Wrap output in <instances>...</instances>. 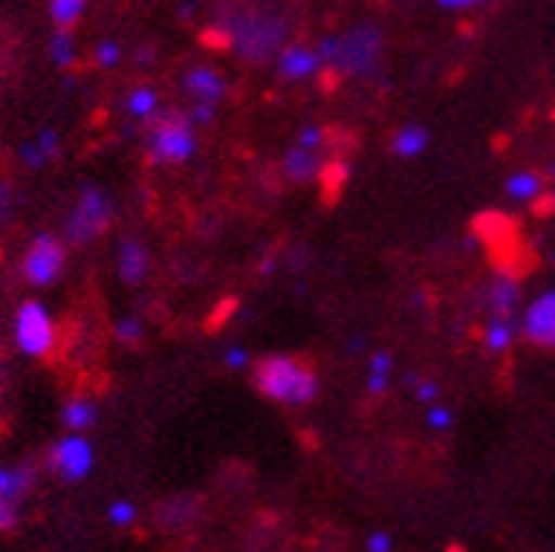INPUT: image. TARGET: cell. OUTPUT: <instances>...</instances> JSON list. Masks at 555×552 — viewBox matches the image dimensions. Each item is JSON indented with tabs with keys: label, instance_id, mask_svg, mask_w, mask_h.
Instances as JSON below:
<instances>
[{
	"label": "cell",
	"instance_id": "obj_1",
	"mask_svg": "<svg viewBox=\"0 0 555 552\" xmlns=\"http://www.w3.org/2000/svg\"><path fill=\"white\" fill-rule=\"evenodd\" d=\"M255 386L274 403L309 407L319 397V373L298 356H264L255 363Z\"/></svg>",
	"mask_w": 555,
	"mask_h": 552
},
{
	"label": "cell",
	"instance_id": "obj_2",
	"mask_svg": "<svg viewBox=\"0 0 555 552\" xmlns=\"http://www.w3.org/2000/svg\"><path fill=\"white\" fill-rule=\"evenodd\" d=\"M322 54V65L332 75H346V78H366L376 75L383 62V35L373 24H359L346 35H332L315 44Z\"/></svg>",
	"mask_w": 555,
	"mask_h": 552
},
{
	"label": "cell",
	"instance_id": "obj_3",
	"mask_svg": "<svg viewBox=\"0 0 555 552\" xmlns=\"http://www.w3.org/2000/svg\"><path fill=\"white\" fill-rule=\"evenodd\" d=\"M288 27L282 17L271 14H234L224 27L228 44L247 62H268L285 48Z\"/></svg>",
	"mask_w": 555,
	"mask_h": 552
},
{
	"label": "cell",
	"instance_id": "obj_4",
	"mask_svg": "<svg viewBox=\"0 0 555 552\" xmlns=\"http://www.w3.org/2000/svg\"><path fill=\"white\" fill-rule=\"evenodd\" d=\"M150 156L156 163H186L197 153V136H193V119L190 113L170 108V113H153L150 116Z\"/></svg>",
	"mask_w": 555,
	"mask_h": 552
},
{
	"label": "cell",
	"instance_id": "obj_5",
	"mask_svg": "<svg viewBox=\"0 0 555 552\" xmlns=\"http://www.w3.org/2000/svg\"><path fill=\"white\" fill-rule=\"evenodd\" d=\"M108 220H113V201L105 197L99 187H86L78 193V201L65 220V241L68 244H92L108 231Z\"/></svg>",
	"mask_w": 555,
	"mask_h": 552
},
{
	"label": "cell",
	"instance_id": "obj_6",
	"mask_svg": "<svg viewBox=\"0 0 555 552\" xmlns=\"http://www.w3.org/2000/svg\"><path fill=\"white\" fill-rule=\"evenodd\" d=\"M21 271H24V279L31 285H38V288L54 285L62 279V271H65V244L54 234H38L31 241V247L24 252Z\"/></svg>",
	"mask_w": 555,
	"mask_h": 552
},
{
	"label": "cell",
	"instance_id": "obj_7",
	"mask_svg": "<svg viewBox=\"0 0 555 552\" xmlns=\"http://www.w3.org/2000/svg\"><path fill=\"white\" fill-rule=\"evenodd\" d=\"M14 339L24 356H48L54 346V322L41 301L27 298L14 319Z\"/></svg>",
	"mask_w": 555,
	"mask_h": 552
},
{
	"label": "cell",
	"instance_id": "obj_8",
	"mask_svg": "<svg viewBox=\"0 0 555 552\" xmlns=\"http://www.w3.org/2000/svg\"><path fill=\"white\" fill-rule=\"evenodd\" d=\"M518 336L535 349H555V288L535 295L518 312Z\"/></svg>",
	"mask_w": 555,
	"mask_h": 552
},
{
	"label": "cell",
	"instance_id": "obj_9",
	"mask_svg": "<svg viewBox=\"0 0 555 552\" xmlns=\"http://www.w3.org/2000/svg\"><path fill=\"white\" fill-rule=\"evenodd\" d=\"M274 72L278 78L285 81H305V78H315L325 72L322 65V54L312 44H285L282 51L274 54Z\"/></svg>",
	"mask_w": 555,
	"mask_h": 552
},
{
	"label": "cell",
	"instance_id": "obj_10",
	"mask_svg": "<svg viewBox=\"0 0 555 552\" xmlns=\"http://www.w3.org/2000/svg\"><path fill=\"white\" fill-rule=\"evenodd\" d=\"M51 464L54 472H62L65 482H81L95 464V451L86 437H65L54 445V454H51Z\"/></svg>",
	"mask_w": 555,
	"mask_h": 552
},
{
	"label": "cell",
	"instance_id": "obj_11",
	"mask_svg": "<svg viewBox=\"0 0 555 552\" xmlns=\"http://www.w3.org/2000/svg\"><path fill=\"white\" fill-rule=\"evenodd\" d=\"M322 170H325L322 146H301V143H295L285 153V177L292 183H312L315 177H322Z\"/></svg>",
	"mask_w": 555,
	"mask_h": 552
},
{
	"label": "cell",
	"instance_id": "obj_12",
	"mask_svg": "<svg viewBox=\"0 0 555 552\" xmlns=\"http://www.w3.org/2000/svg\"><path fill=\"white\" fill-rule=\"evenodd\" d=\"M183 89H186V95H190L193 102H201V105H217L220 99L228 95V81H224V75L214 72V68H193V72H186V78H183Z\"/></svg>",
	"mask_w": 555,
	"mask_h": 552
},
{
	"label": "cell",
	"instance_id": "obj_13",
	"mask_svg": "<svg viewBox=\"0 0 555 552\" xmlns=\"http://www.w3.org/2000/svg\"><path fill=\"white\" fill-rule=\"evenodd\" d=\"M116 268H119V279L126 285H139L146 279V271H150V252H146V244L143 241H135V238H126L119 244V258H116Z\"/></svg>",
	"mask_w": 555,
	"mask_h": 552
},
{
	"label": "cell",
	"instance_id": "obj_14",
	"mask_svg": "<svg viewBox=\"0 0 555 552\" xmlns=\"http://www.w3.org/2000/svg\"><path fill=\"white\" fill-rule=\"evenodd\" d=\"M491 316H518L521 309V285L512 279V274H498V279L488 285L485 292Z\"/></svg>",
	"mask_w": 555,
	"mask_h": 552
},
{
	"label": "cell",
	"instance_id": "obj_15",
	"mask_svg": "<svg viewBox=\"0 0 555 552\" xmlns=\"http://www.w3.org/2000/svg\"><path fill=\"white\" fill-rule=\"evenodd\" d=\"M427 146H430V129H427V126H416V123L397 129V132H393V143H390L393 156H400V159H416V156H424Z\"/></svg>",
	"mask_w": 555,
	"mask_h": 552
},
{
	"label": "cell",
	"instance_id": "obj_16",
	"mask_svg": "<svg viewBox=\"0 0 555 552\" xmlns=\"http://www.w3.org/2000/svg\"><path fill=\"white\" fill-rule=\"evenodd\" d=\"M518 339V316H491L485 325V349L488 352H508Z\"/></svg>",
	"mask_w": 555,
	"mask_h": 552
},
{
	"label": "cell",
	"instance_id": "obj_17",
	"mask_svg": "<svg viewBox=\"0 0 555 552\" xmlns=\"http://www.w3.org/2000/svg\"><path fill=\"white\" fill-rule=\"evenodd\" d=\"M542 187H545L542 174H535V170H515V174L505 177V197L515 201V204H529V201L539 197Z\"/></svg>",
	"mask_w": 555,
	"mask_h": 552
},
{
	"label": "cell",
	"instance_id": "obj_18",
	"mask_svg": "<svg viewBox=\"0 0 555 552\" xmlns=\"http://www.w3.org/2000/svg\"><path fill=\"white\" fill-rule=\"evenodd\" d=\"M86 14V0H51V21L59 31H68Z\"/></svg>",
	"mask_w": 555,
	"mask_h": 552
},
{
	"label": "cell",
	"instance_id": "obj_19",
	"mask_svg": "<svg viewBox=\"0 0 555 552\" xmlns=\"http://www.w3.org/2000/svg\"><path fill=\"white\" fill-rule=\"evenodd\" d=\"M159 108V95H156V89H146V86H139L135 92H129V99H126V113L132 116V119H150L153 113Z\"/></svg>",
	"mask_w": 555,
	"mask_h": 552
},
{
	"label": "cell",
	"instance_id": "obj_20",
	"mask_svg": "<svg viewBox=\"0 0 555 552\" xmlns=\"http://www.w3.org/2000/svg\"><path fill=\"white\" fill-rule=\"evenodd\" d=\"M62 418H65V427H72V431H89L99 418V410L92 400H72Z\"/></svg>",
	"mask_w": 555,
	"mask_h": 552
},
{
	"label": "cell",
	"instance_id": "obj_21",
	"mask_svg": "<svg viewBox=\"0 0 555 552\" xmlns=\"http://www.w3.org/2000/svg\"><path fill=\"white\" fill-rule=\"evenodd\" d=\"M27 485H31V472H27V467H0V495H4V499L17 502L27 491Z\"/></svg>",
	"mask_w": 555,
	"mask_h": 552
},
{
	"label": "cell",
	"instance_id": "obj_22",
	"mask_svg": "<svg viewBox=\"0 0 555 552\" xmlns=\"http://www.w3.org/2000/svg\"><path fill=\"white\" fill-rule=\"evenodd\" d=\"M51 59L59 68H72L75 65V44H72V35L68 31H59L51 38Z\"/></svg>",
	"mask_w": 555,
	"mask_h": 552
},
{
	"label": "cell",
	"instance_id": "obj_23",
	"mask_svg": "<svg viewBox=\"0 0 555 552\" xmlns=\"http://www.w3.org/2000/svg\"><path fill=\"white\" fill-rule=\"evenodd\" d=\"M424 421H427L430 431H451L454 427V410L443 407V403H430L427 413H424Z\"/></svg>",
	"mask_w": 555,
	"mask_h": 552
},
{
	"label": "cell",
	"instance_id": "obj_24",
	"mask_svg": "<svg viewBox=\"0 0 555 552\" xmlns=\"http://www.w3.org/2000/svg\"><path fill=\"white\" fill-rule=\"evenodd\" d=\"M410 386H413V397L421 400L424 407L437 403V397H440V386L434 380H416V376H410Z\"/></svg>",
	"mask_w": 555,
	"mask_h": 552
},
{
	"label": "cell",
	"instance_id": "obj_25",
	"mask_svg": "<svg viewBox=\"0 0 555 552\" xmlns=\"http://www.w3.org/2000/svg\"><path fill=\"white\" fill-rule=\"evenodd\" d=\"M108 522H116V526H132L135 505L132 502H113V509H108Z\"/></svg>",
	"mask_w": 555,
	"mask_h": 552
},
{
	"label": "cell",
	"instance_id": "obj_26",
	"mask_svg": "<svg viewBox=\"0 0 555 552\" xmlns=\"http://www.w3.org/2000/svg\"><path fill=\"white\" fill-rule=\"evenodd\" d=\"M116 62H119V44H116V41H102V44L95 48V65L113 68Z\"/></svg>",
	"mask_w": 555,
	"mask_h": 552
},
{
	"label": "cell",
	"instance_id": "obj_27",
	"mask_svg": "<svg viewBox=\"0 0 555 552\" xmlns=\"http://www.w3.org/2000/svg\"><path fill=\"white\" fill-rule=\"evenodd\" d=\"M139 336H143V322H139V319H122L116 325V339L119 343H135Z\"/></svg>",
	"mask_w": 555,
	"mask_h": 552
},
{
	"label": "cell",
	"instance_id": "obj_28",
	"mask_svg": "<svg viewBox=\"0 0 555 552\" xmlns=\"http://www.w3.org/2000/svg\"><path fill=\"white\" fill-rule=\"evenodd\" d=\"M17 526V502L14 499H4L0 495V532H8Z\"/></svg>",
	"mask_w": 555,
	"mask_h": 552
},
{
	"label": "cell",
	"instance_id": "obj_29",
	"mask_svg": "<svg viewBox=\"0 0 555 552\" xmlns=\"http://www.w3.org/2000/svg\"><path fill=\"white\" fill-rule=\"evenodd\" d=\"M393 536L390 532H383V529H376V532H370V539H366V552H393Z\"/></svg>",
	"mask_w": 555,
	"mask_h": 552
},
{
	"label": "cell",
	"instance_id": "obj_30",
	"mask_svg": "<svg viewBox=\"0 0 555 552\" xmlns=\"http://www.w3.org/2000/svg\"><path fill=\"white\" fill-rule=\"evenodd\" d=\"M390 370H393V356L386 352V349H376V352L370 356V373H383V376H390Z\"/></svg>",
	"mask_w": 555,
	"mask_h": 552
},
{
	"label": "cell",
	"instance_id": "obj_31",
	"mask_svg": "<svg viewBox=\"0 0 555 552\" xmlns=\"http://www.w3.org/2000/svg\"><path fill=\"white\" fill-rule=\"evenodd\" d=\"M21 156H24V163H27V167H44V163H48V156L41 153V146H38V140L35 143H24L21 146Z\"/></svg>",
	"mask_w": 555,
	"mask_h": 552
},
{
	"label": "cell",
	"instance_id": "obj_32",
	"mask_svg": "<svg viewBox=\"0 0 555 552\" xmlns=\"http://www.w3.org/2000/svg\"><path fill=\"white\" fill-rule=\"evenodd\" d=\"M38 146H41V153L51 159L54 153H62V143H59V136H54V129H44L41 136H38Z\"/></svg>",
	"mask_w": 555,
	"mask_h": 552
},
{
	"label": "cell",
	"instance_id": "obj_33",
	"mask_svg": "<svg viewBox=\"0 0 555 552\" xmlns=\"http://www.w3.org/2000/svg\"><path fill=\"white\" fill-rule=\"evenodd\" d=\"M190 119H193V126H207V123L214 119V105H201V102H193V108H190Z\"/></svg>",
	"mask_w": 555,
	"mask_h": 552
},
{
	"label": "cell",
	"instance_id": "obj_34",
	"mask_svg": "<svg viewBox=\"0 0 555 552\" xmlns=\"http://www.w3.org/2000/svg\"><path fill=\"white\" fill-rule=\"evenodd\" d=\"M11 197H14V190L0 183V220H11V210H14V207H11V204H14Z\"/></svg>",
	"mask_w": 555,
	"mask_h": 552
},
{
	"label": "cell",
	"instance_id": "obj_35",
	"mask_svg": "<svg viewBox=\"0 0 555 552\" xmlns=\"http://www.w3.org/2000/svg\"><path fill=\"white\" fill-rule=\"evenodd\" d=\"M443 11H467V8H478V4H488V0H437Z\"/></svg>",
	"mask_w": 555,
	"mask_h": 552
},
{
	"label": "cell",
	"instance_id": "obj_36",
	"mask_svg": "<svg viewBox=\"0 0 555 552\" xmlns=\"http://www.w3.org/2000/svg\"><path fill=\"white\" fill-rule=\"evenodd\" d=\"M224 363H228L231 370H241V367H247V352H244L241 346H234V349L224 352Z\"/></svg>",
	"mask_w": 555,
	"mask_h": 552
},
{
	"label": "cell",
	"instance_id": "obj_37",
	"mask_svg": "<svg viewBox=\"0 0 555 552\" xmlns=\"http://www.w3.org/2000/svg\"><path fill=\"white\" fill-rule=\"evenodd\" d=\"M448 552H464L461 545H448Z\"/></svg>",
	"mask_w": 555,
	"mask_h": 552
},
{
	"label": "cell",
	"instance_id": "obj_38",
	"mask_svg": "<svg viewBox=\"0 0 555 552\" xmlns=\"http://www.w3.org/2000/svg\"><path fill=\"white\" fill-rule=\"evenodd\" d=\"M552 201H555V190H552Z\"/></svg>",
	"mask_w": 555,
	"mask_h": 552
}]
</instances>
